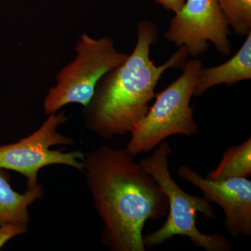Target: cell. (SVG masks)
<instances>
[{
    "instance_id": "11",
    "label": "cell",
    "mask_w": 251,
    "mask_h": 251,
    "mask_svg": "<svg viewBox=\"0 0 251 251\" xmlns=\"http://www.w3.org/2000/svg\"><path fill=\"white\" fill-rule=\"evenodd\" d=\"M251 175V138L227 148L216 168L210 172L206 179L221 181Z\"/></svg>"
},
{
    "instance_id": "8",
    "label": "cell",
    "mask_w": 251,
    "mask_h": 251,
    "mask_svg": "<svg viewBox=\"0 0 251 251\" xmlns=\"http://www.w3.org/2000/svg\"><path fill=\"white\" fill-rule=\"evenodd\" d=\"M178 175L202 191L204 197L221 206L224 226L231 236H251V181L245 177L213 181L187 166H181Z\"/></svg>"
},
{
    "instance_id": "14",
    "label": "cell",
    "mask_w": 251,
    "mask_h": 251,
    "mask_svg": "<svg viewBox=\"0 0 251 251\" xmlns=\"http://www.w3.org/2000/svg\"><path fill=\"white\" fill-rule=\"evenodd\" d=\"M164 9L176 13L184 6L186 0H154Z\"/></svg>"
},
{
    "instance_id": "6",
    "label": "cell",
    "mask_w": 251,
    "mask_h": 251,
    "mask_svg": "<svg viewBox=\"0 0 251 251\" xmlns=\"http://www.w3.org/2000/svg\"><path fill=\"white\" fill-rule=\"evenodd\" d=\"M67 120L64 112L51 113L34 133L16 143L0 146V168L25 176L29 189L39 184L38 173L44 167L64 165L84 173L85 153L78 150L64 152L50 150L57 145H74L72 138L58 131Z\"/></svg>"
},
{
    "instance_id": "10",
    "label": "cell",
    "mask_w": 251,
    "mask_h": 251,
    "mask_svg": "<svg viewBox=\"0 0 251 251\" xmlns=\"http://www.w3.org/2000/svg\"><path fill=\"white\" fill-rule=\"evenodd\" d=\"M8 172L0 168V225L14 223L29 227V206L44 196L41 184L24 193L14 191L10 184Z\"/></svg>"
},
{
    "instance_id": "3",
    "label": "cell",
    "mask_w": 251,
    "mask_h": 251,
    "mask_svg": "<svg viewBox=\"0 0 251 251\" xmlns=\"http://www.w3.org/2000/svg\"><path fill=\"white\" fill-rule=\"evenodd\" d=\"M172 153L169 144L163 141L154 149L151 156L139 162L161 186L169 203L166 222L155 232L143 235L144 246L151 248L161 245L175 236H183L206 251H232V243L225 236L202 233L198 229V213L215 221V211L207 198L191 196L176 184L169 168Z\"/></svg>"
},
{
    "instance_id": "12",
    "label": "cell",
    "mask_w": 251,
    "mask_h": 251,
    "mask_svg": "<svg viewBox=\"0 0 251 251\" xmlns=\"http://www.w3.org/2000/svg\"><path fill=\"white\" fill-rule=\"evenodd\" d=\"M227 24L238 36L251 31V0H217Z\"/></svg>"
},
{
    "instance_id": "1",
    "label": "cell",
    "mask_w": 251,
    "mask_h": 251,
    "mask_svg": "<svg viewBox=\"0 0 251 251\" xmlns=\"http://www.w3.org/2000/svg\"><path fill=\"white\" fill-rule=\"evenodd\" d=\"M86 182L103 224L102 244L112 251H145L146 221L168 215V198L125 149L101 146L85 153Z\"/></svg>"
},
{
    "instance_id": "2",
    "label": "cell",
    "mask_w": 251,
    "mask_h": 251,
    "mask_svg": "<svg viewBox=\"0 0 251 251\" xmlns=\"http://www.w3.org/2000/svg\"><path fill=\"white\" fill-rule=\"evenodd\" d=\"M158 38L154 23H138L136 44L131 53L99 81L93 97L83 107L86 127L94 134L109 140L130 133L150 110L163 74L168 69L184 67L189 56L184 46L165 64H154L150 58V50Z\"/></svg>"
},
{
    "instance_id": "7",
    "label": "cell",
    "mask_w": 251,
    "mask_h": 251,
    "mask_svg": "<svg viewBox=\"0 0 251 251\" xmlns=\"http://www.w3.org/2000/svg\"><path fill=\"white\" fill-rule=\"evenodd\" d=\"M229 25L217 0H186L172 18L165 37L170 42L187 49L192 57L205 52L209 42L220 53L231 54Z\"/></svg>"
},
{
    "instance_id": "13",
    "label": "cell",
    "mask_w": 251,
    "mask_h": 251,
    "mask_svg": "<svg viewBox=\"0 0 251 251\" xmlns=\"http://www.w3.org/2000/svg\"><path fill=\"white\" fill-rule=\"evenodd\" d=\"M28 228L29 227L23 225L14 223L0 225V249L12 238L26 233Z\"/></svg>"
},
{
    "instance_id": "4",
    "label": "cell",
    "mask_w": 251,
    "mask_h": 251,
    "mask_svg": "<svg viewBox=\"0 0 251 251\" xmlns=\"http://www.w3.org/2000/svg\"><path fill=\"white\" fill-rule=\"evenodd\" d=\"M202 67L199 59L186 61L181 75L156 94L154 103L130 133L125 148L128 153L133 156L148 153L172 135L197 134L199 128L190 103Z\"/></svg>"
},
{
    "instance_id": "9",
    "label": "cell",
    "mask_w": 251,
    "mask_h": 251,
    "mask_svg": "<svg viewBox=\"0 0 251 251\" xmlns=\"http://www.w3.org/2000/svg\"><path fill=\"white\" fill-rule=\"evenodd\" d=\"M251 79V31L232 58L216 67L202 68L195 87L193 97H201L214 86L235 85Z\"/></svg>"
},
{
    "instance_id": "5",
    "label": "cell",
    "mask_w": 251,
    "mask_h": 251,
    "mask_svg": "<svg viewBox=\"0 0 251 251\" xmlns=\"http://www.w3.org/2000/svg\"><path fill=\"white\" fill-rule=\"evenodd\" d=\"M76 57L56 76L44 101L46 116L69 104L85 107L93 97L99 81L105 74L121 65L129 54L118 50L109 36L94 39L80 36L75 46Z\"/></svg>"
}]
</instances>
